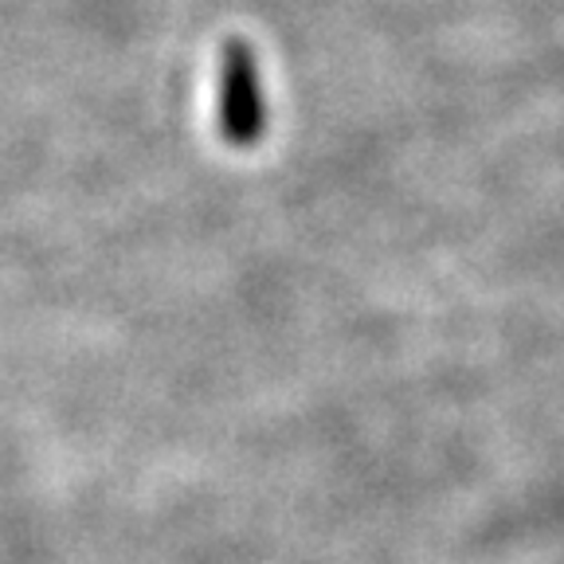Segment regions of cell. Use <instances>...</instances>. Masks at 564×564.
<instances>
[{"instance_id": "cell-1", "label": "cell", "mask_w": 564, "mask_h": 564, "mask_svg": "<svg viewBox=\"0 0 564 564\" xmlns=\"http://www.w3.org/2000/svg\"><path fill=\"white\" fill-rule=\"evenodd\" d=\"M267 130V98L259 83L256 52L239 40L224 44L220 55V133L228 145L247 150Z\"/></svg>"}]
</instances>
